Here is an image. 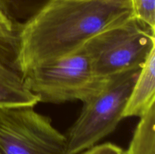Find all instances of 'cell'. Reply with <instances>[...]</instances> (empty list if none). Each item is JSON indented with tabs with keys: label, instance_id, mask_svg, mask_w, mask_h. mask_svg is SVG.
<instances>
[{
	"label": "cell",
	"instance_id": "30bf717a",
	"mask_svg": "<svg viewBox=\"0 0 155 154\" xmlns=\"http://www.w3.org/2000/svg\"><path fill=\"white\" fill-rule=\"evenodd\" d=\"M38 98L24 85L10 82L0 77V107L35 106Z\"/></svg>",
	"mask_w": 155,
	"mask_h": 154
},
{
	"label": "cell",
	"instance_id": "ba28073f",
	"mask_svg": "<svg viewBox=\"0 0 155 154\" xmlns=\"http://www.w3.org/2000/svg\"><path fill=\"white\" fill-rule=\"evenodd\" d=\"M124 154H155V104L140 117Z\"/></svg>",
	"mask_w": 155,
	"mask_h": 154
},
{
	"label": "cell",
	"instance_id": "9c48e42d",
	"mask_svg": "<svg viewBox=\"0 0 155 154\" xmlns=\"http://www.w3.org/2000/svg\"><path fill=\"white\" fill-rule=\"evenodd\" d=\"M54 0H0V10L16 24L17 19L27 21Z\"/></svg>",
	"mask_w": 155,
	"mask_h": 154
},
{
	"label": "cell",
	"instance_id": "8992f818",
	"mask_svg": "<svg viewBox=\"0 0 155 154\" xmlns=\"http://www.w3.org/2000/svg\"><path fill=\"white\" fill-rule=\"evenodd\" d=\"M155 104V50L141 69L124 111V118L143 116Z\"/></svg>",
	"mask_w": 155,
	"mask_h": 154
},
{
	"label": "cell",
	"instance_id": "52a82bcc",
	"mask_svg": "<svg viewBox=\"0 0 155 154\" xmlns=\"http://www.w3.org/2000/svg\"><path fill=\"white\" fill-rule=\"evenodd\" d=\"M19 28L0 30V77L16 85H24V72L18 58Z\"/></svg>",
	"mask_w": 155,
	"mask_h": 154
},
{
	"label": "cell",
	"instance_id": "6da1fadb",
	"mask_svg": "<svg viewBox=\"0 0 155 154\" xmlns=\"http://www.w3.org/2000/svg\"><path fill=\"white\" fill-rule=\"evenodd\" d=\"M134 17L131 0H54L20 24L23 72L75 53L91 39Z\"/></svg>",
	"mask_w": 155,
	"mask_h": 154
},
{
	"label": "cell",
	"instance_id": "4fadbf2b",
	"mask_svg": "<svg viewBox=\"0 0 155 154\" xmlns=\"http://www.w3.org/2000/svg\"><path fill=\"white\" fill-rule=\"evenodd\" d=\"M16 28V24H13L0 10V30L13 31Z\"/></svg>",
	"mask_w": 155,
	"mask_h": 154
},
{
	"label": "cell",
	"instance_id": "8fae6325",
	"mask_svg": "<svg viewBox=\"0 0 155 154\" xmlns=\"http://www.w3.org/2000/svg\"><path fill=\"white\" fill-rule=\"evenodd\" d=\"M134 16L155 29V0H131Z\"/></svg>",
	"mask_w": 155,
	"mask_h": 154
},
{
	"label": "cell",
	"instance_id": "5b68a950",
	"mask_svg": "<svg viewBox=\"0 0 155 154\" xmlns=\"http://www.w3.org/2000/svg\"><path fill=\"white\" fill-rule=\"evenodd\" d=\"M33 107H0V154H68L66 136Z\"/></svg>",
	"mask_w": 155,
	"mask_h": 154
},
{
	"label": "cell",
	"instance_id": "7a4b0ae2",
	"mask_svg": "<svg viewBox=\"0 0 155 154\" xmlns=\"http://www.w3.org/2000/svg\"><path fill=\"white\" fill-rule=\"evenodd\" d=\"M142 67H134L107 77L99 88L83 102L78 119L66 136L68 154H79L113 132L124 111Z\"/></svg>",
	"mask_w": 155,
	"mask_h": 154
},
{
	"label": "cell",
	"instance_id": "7c38bea8",
	"mask_svg": "<svg viewBox=\"0 0 155 154\" xmlns=\"http://www.w3.org/2000/svg\"><path fill=\"white\" fill-rule=\"evenodd\" d=\"M79 154H124V151L120 146L114 143H105L95 145Z\"/></svg>",
	"mask_w": 155,
	"mask_h": 154
},
{
	"label": "cell",
	"instance_id": "277c9868",
	"mask_svg": "<svg viewBox=\"0 0 155 154\" xmlns=\"http://www.w3.org/2000/svg\"><path fill=\"white\" fill-rule=\"evenodd\" d=\"M104 79L95 76L89 57L81 48L29 69L24 72V85L39 102H84L99 88Z\"/></svg>",
	"mask_w": 155,
	"mask_h": 154
},
{
	"label": "cell",
	"instance_id": "3957f363",
	"mask_svg": "<svg viewBox=\"0 0 155 154\" xmlns=\"http://www.w3.org/2000/svg\"><path fill=\"white\" fill-rule=\"evenodd\" d=\"M95 76L104 79L142 67L155 50V29L136 17L94 36L83 46Z\"/></svg>",
	"mask_w": 155,
	"mask_h": 154
}]
</instances>
